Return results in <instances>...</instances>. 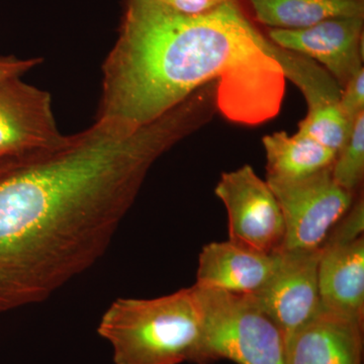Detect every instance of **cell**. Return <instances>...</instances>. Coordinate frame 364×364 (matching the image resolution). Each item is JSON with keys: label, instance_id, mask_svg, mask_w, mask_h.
<instances>
[{"label": "cell", "instance_id": "6da1fadb", "mask_svg": "<svg viewBox=\"0 0 364 364\" xmlns=\"http://www.w3.org/2000/svg\"><path fill=\"white\" fill-rule=\"evenodd\" d=\"M208 123L188 97L152 123L97 119L0 155V313L49 299L107 252L151 167Z\"/></svg>", "mask_w": 364, "mask_h": 364}, {"label": "cell", "instance_id": "ac0fdd59", "mask_svg": "<svg viewBox=\"0 0 364 364\" xmlns=\"http://www.w3.org/2000/svg\"><path fill=\"white\" fill-rule=\"evenodd\" d=\"M339 107L351 126L364 112V68L342 88Z\"/></svg>", "mask_w": 364, "mask_h": 364}, {"label": "cell", "instance_id": "277c9868", "mask_svg": "<svg viewBox=\"0 0 364 364\" xmlns=\"http://www.w3.org/2000/svg\"><path fill=\"white\" fill-rule=\"evenodd\" d=\"M203 313L196 364H284L287 337L250 294L193 286Z\"/></svg>", "mask_w": 364, "mask_h": 364}, {"label": "cell", "instance_id": "30bf717a", "mask_svg": "<svg viewBox=\"0 0 364 364\" xmlns=\"http://www.w3.org/2000/svg\"><path fill=\"white\" fill-rule=\"evenodd\" d=\"M63 136L49 92L21 77L0 80V155L51 145Z\"/></svg>", "mask_w": 364, "mask_h": 364}, {"label": "cell", "instance_id": "9a60e30c", "mask_svg": "<svg viewBox=\"0 0 364 364\" xmlns=\"http://www.w3.org/2000/svg\"><path fill=\"white\" fill-rule=\"evenodd\" d=\"M262 143L270 178H303L331 166L337 155L299 132L293 136L277 132L265 136Z\"/></svg>", "mask_w": 364, "mask_h": 364}, {"label": "cell", "instance_id": "52a82bcc", "mask_svg": "<svg viewBox=\"0 0 364 364\" xmlns=\"http://www.w3.org/2000/svg\"><path fill=\"white\" fill-rule=\"evenodd\" d=\"M267 48L284 78L301 91L308 105V114L299 124V133L311 136L337 154L353 126L346 121L339 107L341 86L310 57L279 47L269 39Z\"/></svg>", "mask_w": 364, "mask_h": 364}, {"label": "cell", "instance_id": "3957f363", "mask_svg": "<svg viewBox=\"0 0 364 364\" xmlns=\"http://www.w3.org/2000/svg\"><path fill=\"white\" fill-rule=\"evenodd\" d=\"M97 332L112 345L116 364L193 363L202 309L193 287L155 299H117Z\"/></svg>", "mask_w": 364, "mask_h": 364}, {"label": "cell", "instance_id": "e0dca14e", "mask_svg": "<svg viewBox=\"0 0 364 364\" xmlns=\"http://www.w3.org/2000/svg\"><path fill=\"white\" fill-rule=\"evenodd\" d=\"M364 203L363 198L352 203L346 214L333 227L325 243H342L355 240L363 236Z\"/></svg>", "mask_w": 364, "mask_h": 364}, {"label": "cell", "instance_id": "5b68a950", "mask_svg": "<svg viewBox=\"0 0 364 364\" xmlns=\"http://www.w3.org/2000/svg\"><path fill=\"white\" fill-rule=\"evenodd\" d=\"M331 166L303 178L267 177L284 215V250L322 247L333 227L353 203V196L333 181Z\"/></svg>", "mask_w": 364, "mask_h": 364}, {"label": "cell", "instance_id": "d6986e66", "mask_svg": "<svg viewBox=\"0 0 364 364\" xmlns=\"http://www.w3.org/2000/svg\"><path fill=\"white\" fill-rule=\"evenodd\" d=\"M163 4L186 16H200L214 11L228 2L236 0H158Z\"/></svg>", "mask_w": 364, "mask_h": 364}, {"label": "cell", "instance_id": "2e32d148", "mask_svg": "<svg viewBox=\"0 0 364 364\" xmlns=\"http://www.w3.org/2000/svg\"><path fill=\"white\" fill-rule=\"evenodd\" d=\"M332 178L337 186L354 196L364 176V112L352 126L350 135L337 153L331 166Z\"/></svg>", "mask_w": 364, "mask_h": 364}, {"label": "cell", "instance_id": "7a4b0ae2", "mask_svg": "<svg viewBox=\"0 0 364 364\" xmlns=\"http://www.w3.org/2000/svg\"><path fill=\"white\" fill-rule=\"evenodd\" d=\"M242 0L200 16L158 0H126L102 65L97 119L141 127L217 82L218 111L255 126L279 114L286 78Z\"/></svg>", "mask_w": 364, "mask_h": 364}, {"label": "cell", "instance_id": "ffe728a7", "mask_svg": "<svg viewBox=\"0 0 364 364\" xmlns=\"http://www.w3.org/2000/svg\"><path fill=\"white\" fill-rule=\"evenodd\" d=\"M42 59H18L14 56H0V80L21 77L26 72L39 65Z\"/></svg>", "mask_w": 364, "mask_h": 364}, {"label": "cell", "instance_id": "ba28073f", "mask_svg": "<svg viewBox=\"0 0 364 364\" xmlns=\"http://www.w3.org/2000/svg\"><path fill=\"white\" fill-rule=\"evenodd\" d=\"M322 249L279 250V261L264 286L250 294L282 328L287 339L321 310L318 267Z\"/></svg>", "mask_w": 364, "mask_h": 364}, {"label": "cell", "instance_id": "7c38bea8", "mask_svg": "<svg viewBox=\"0 0 364 364\" xmlns=\"http://www.w3.org/2000/svg\"><path fill=\"white\" fill-rule=\"evenodd\" d=\"M279 261V251L267 254L232 241L212 242L198 257L196 286L252 294L264 286Z\"/></svg>", "mask_w": 364, "mask_h": 364}, {"label": "cell", "instance_id": "8992f818", "mask_svg": "<svg viewBox=\"0 0 364 364\" xmlns=\"http://www.w3.org/2000/svg\"><path fill=\"white\" fill-rule=\"evenodd\" d=\"M215 193L226 207L230 241L260 253L282 248L286 227L279 202L250 165L223 173Z\"/></svg>", "mask_w": 364, "mask_h": 364}, {"label": "cell", "instance_id": "9c48e42d", "mask_svg": "<svg viewBox=\"0 0 364 364\" xmlns=\"http://www.w3.org/2000/svg\"><path fill=\"white\" fill-rule=\"evenodd\" d=\"M268 39L310 57L343 88L363 69L364 16L334 18L301 30L267 28Z\"/></svg>", "mask_w": 364, "mask_h": 364}, {"label": "cell", "instance_id": "8fae6325", "mask_svg": "<svg viewBox=\"0 0 364 364\" xmlns=\"http://www.w3.org/2000/svg\"><path fill=\"white\" fill-rule=\"evenodd\" d=\"M363 323L321 308L287 339L284 364H363Z\"/></svg>", "mask_w": 364, "mask_h": 364}, {"label": "cell", "instance_id": "4fadbf2b", "mask_svg": "<svg viewBox=\"0 0 364 364\" xmlns=\"http://www.w3.org/2000/svg\"><path fill=\"white\" fill-rule=\"evenodd\" d=\"M318 267L321 306L363 323L364 238L323 244Z\"/></svg>", "mask_w": 364, "mask_h": 364}, {"label": "cell", "instance_id": "5bb4252c", "mask_svg": "<svg viewBox=\"0 0 364 364\" xmlns=\"http://www.w3.org/2000/svg\"><path fill=\"white\" fill-rule=\"evenodd\" d=\"M251 18L279 30H301L334 18L364 16V0H242Z\"/></svg>", "mask_w": 364, "mask_h": 364}]
</instances>
